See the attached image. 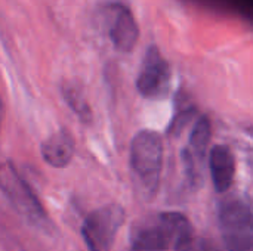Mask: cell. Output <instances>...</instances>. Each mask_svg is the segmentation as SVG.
I'll return each mask as SVG.
<instances>
[{"mask_svg": "<svg viewBox=\"0 0 253 251\" xmlns=\"http://www.w3.org/2000/svg\"><path fill=\"white\" fill-rule=\"evenodd\" d=\"M193 237L190 220L176 212H165L135 225L132 251H173Z\"/></svg>", "mask_w": 253, "mask_h": 251, "instance_id": "1", "label": "cell"}, {"mask_svg": "<svg viewBox=\"0 0 253 251\" xmlns=\"http://www.w3.org/2000/svg\"><path fill=\"white\" fill-rule=\"evenodd\" d=\"M130 167L142 188L156 194L163 169V139L157 132L141 130L130 143Z\"/></svg>", "mask_w": 253, "mask_h": 251, "instance_id": "2", "label": "cell"}, {"mask_svg": "<svg viewBox=\"0 0 253 251\" xmlns=\"http://www.w3.org/2000/svg\"><path fill=\"white\" fill-rule=\"evenodd\" d=\"M219 229L227 251H253V206L239 198L224 201Z\"/></svg>", "mask_w": 253, "mask_h": 251, "instance_id": "3", "label": "cell"}, {"mask_svg": "<svg viewBox=\"0 0 253 251\" xmlns=\"http://www.w3.org/2000/svg\"><path fill=\"white\" fill-rule=\"evenodd\" d=\"M125 222V210L119 204H107L90 212L82 226L87 251H110Z\"/></svg>", "mask_w": 253, "mask_h": 251, "instance_id": "4", "label": "cell"}, {"mask_svg": "<svg viewBox=\"0 0 253 251\" xmlns=\"http://www.w3.org/2000/svg\"><path fill=\"white\" fill-rule=\"evenodd\" d=\"M3 191L10 200V204L16 209V212L25 217L31 225L47 229L49 219L47 215L39 201L37 195L33 192L30 185L18 175L12 164L4 167L3 172Z\"/></svg>", "mask_w": 253, "mask_h": 251, "instance_id": "5", "label": "cell"}, {"mask_svg": "<svg viewBox=\"0 0 253 251\" xmlns=\"http://www.w3.org/2000/svg\"><path fill=\"white\" fill-rule=\"evenodd\" d=\"M170 83V67L163 58L160 49L151 44L142 59L141 70L136 78L138 92L148 99L163 96Z\"/></svg>", "mask_w": 253, "mask_h": 251, "instance_id": "6", "label": "cell"}, {"mask_svg": "<svg viewBox=\"0 0 253 251\" xmlns=\"http://www.w3.org/2000/svg\"><path fill=\"white\" fill-rule=\"evenodd\" d=\"M102 12L114 47L123 53L132 52L139 38V28L132 10L122 3H110Z\"/></svg>", "mask_w": 253, "mask_h": 251, "instance_id": "7", "label": "cell"}, {"mask_svg": "<svg viewBox=\"0 0 253 251\" xmlns=\"http://www.w3.org/2000/svg\"><path fill=\"white\" fill-rule=\"evenodd\" d=\"M209 167L216 192L224 194L230 191L236 176V157L230 146L222 143L215 145L211 149Z\"/></svg>", "mask_w": 253, "mask_h": 251, "instance_id": "8", "label": "cell"}, {"mask_svg": "<svg viewBox=\"0 0 253 251\" xmlns=\"http://www.w3.org/2000/svg\"><path fill=\"white\" fill-rule=\"evenodd\" d=\"M74 139L67 130L55 132L47 139H44L40 146L43 160L55 169L67 167L74 157Z\"/></svg>", "mask_w": 253, "mask_h": 251, "instance_id": "9", "label": "cell"}, {"mask_svg": "<svg viewBox=\"0 0 253 251\" xmlns=\"http://www.w3.org/2000/svg\"><path fill=\"white\" fill-rule=\"evenodd\" d=\"M61 93H62V98L67 102V105L74 111V114L80 118V121L84 124H89L93 118V114H92L90 105L84 96L83 87L73 80L62 81Z\"/></svg>", "mask_w": 253, "mask_h": 251, "instance_id": "10", "label": "cell"}, {"mask_svg": "<svg viewBox=\"0 0 253 251\" xmlns=\"http://www.w3.org/2000/svg\"><path fill=\"white\" fill-rule=\"evenodd\" d=\"M211 136H212V124H211V120L206 117V115H202L193 130H191V135H190V148H191V152L190 155H185L188 158V164L193 163V158H197V160H202L205 158L206 155V149L209 146V142H211Z\"/></svg>", "mask_w": 253, "mask_h": 251, "instance_id": "11", "label": "cell"}, {"mask_svg": "<svg viewBox=\"0 0 253 251\" xmlns=\"http://www.w3.org/2000/svg\"><path fill=\"white\" fill-rule=\"evenodd\" d=\"M194 114H196V108L191 104L179 105V109L173 115L172 123L169 126V133L170 135H179L182 132V129L191 121Z\"/></svg>", "mask_w": 253, "mask_h": 251, "instance_id": "12", "label": "cell"}, {"mask_svg": "<svg viewBox=\"0 0 253 251\" xmlns=\"http://www.w3.org/2000/svg\"><path fill=\"white\" fill-rule=\"evenodd\" d=\"M248 133H249V135H251V136L253 138V126H252V127H249V129H248Z\"/></svg>", "mask_w": 253, "mask_h": 251, "instance_id": "13", "label": "cell"}]
</instances>
